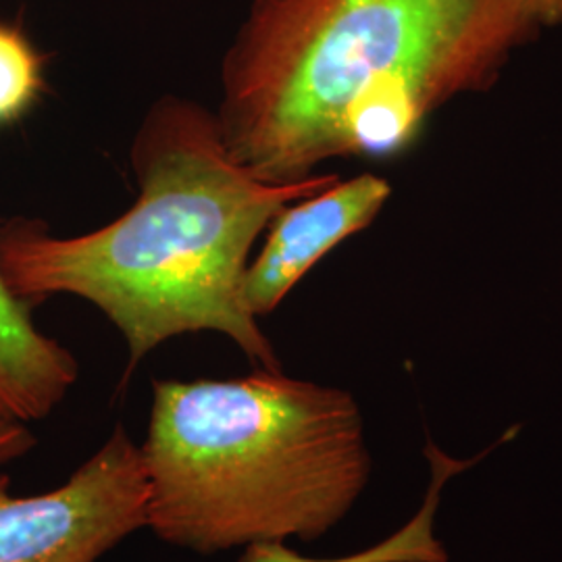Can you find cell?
Masks as SVG:
<instances>
[{"instance_id": "3957f363", "label": "cell", "mask_w": 562, "mask_h": 562, "mask_svg": "<svg viewBox=\"0 0 562 562\" xmlns=\"http://www.w3.org/2000/svg\"><path fill=\"white\" fill-rule=\"evenodd\" d=\"M138 448L146 529L196 554L322 540L373 469L350 392L261 367L234 380H155Z\"/></svg>"}, {"instance_id": "ba28073f", "label": "cell", "mask_w": 562, "mask_h": 562, "mask_svg": "<svg viewBox=\"0 0 562 562\" xmlns=\"http://www.w3.org/2000/svg\"><path fill=\"white\" fill-rule=\"evenodd\" d=\"M46 59L20 25L0 21V127L23 120L46 90Z\"/></svg>"}, {"instance_id": "52a82bcc", "label": "cell", "mask_w": 562, "mask_h": 562, "mask_svg": "<svg viewBox=\"0 0 562 562\" xmlns=\"http://www.w3.org/2000/svg\"><path fill=\"white\" fill-rule=\"evenodd\" d=\"M515 431L504 434L498 442L490 443L482 452L462 459L446 452L434 440L425 443L423 454L429 469L422 504L415 515L398 527L394 533L359 552L341 557H306L285 542L252 543L241 550L240 562H450L446 543L438 536V510L446 487L464 471L473 469L498 446L508 442Z\"/></svg>"}, {"instance_id": "277c9868", "label": "cell", "mask_w": 562, "mask_h": 562, "mask_svg": "<svg viewBox=\"0 0 562 562\" xmlns=\"http://www.w3.org/2000/svg\"><path fill=\"white\" fill-rule=\"evenodd\" d=\"M140 529V448L121 425L50 492L18 496L0 473V562H99Z\"/></svg>"}, {"instance_id": "8992f818", "label": "cell", "mask_w": 562, "mask_h": 562, "mask_svg": "<svg viewBox=\"0 0 562 562\" xmlns=\"http://www.w3.org/2000/svg\"><path fill=\"white\" fill-rule=\"evenodd\" d=\"M78 359L42 334L32 306L0 278V415L20 423L46 419L78 383Z\"/></svg>"}, {"instance_id": "30bf717a", "label": "cell", "mask_w": 562, "mask_h": 562, "mask_svg": "<svg viewBox=\"0 0 562 562\" xmlns=\"http://www.w3.org/2000/svg\"><path fill=\"white\" fill-rule=\"evenodd\" d=\"M533 13L542 27H554L562 23V0H529Z\"/></svg>"}, {"instance_id": "9c48e42d", "label": "cell", "mask_w": 562, "mask_h": 562, "mask_svg": "<svg viewBox=\"0 0 562 562\" xmlns=\"http://www.w3.org/2000/svg\"><path fill=\"white\" fill-rule=\"evenodd\" d=\"M36 446V436L25 423L0 415V464L18 461Z\"/></svg>"}, {"instance_id": "5b68a950", "label": "cell", "mask_w": 562, "mask_h": 562, "mask_svg": "<svg viewBox=\"0 0 562 562\" xmlns=\"http://www.w3.org/2000/svg\"><path fill=\"white\" fill-rule=\"evenodd\" d=\"M390 196V181L362 173L283 206L267 227L261 252L246 267L248 311L257 319L271 315L327 252L373 222Z\"/></svg>"}, {"instance_id": "6da1fadb", "label": "cell", "mask_w": 562, "mask_h": 562, "mask_svg": "<svg viewBox=\"0 0 562 562\" xmlns=\"http://www.w3.org/2000/svg\"><path fill=\"white\" fill-rule=\"evenodd\" d=\"M542 30L529 0H250L220 69L223 144L271 183L398 155Z\"/></svg>"}, {"instance_id": "7a4b0ae2", "label": "cell", "mask_w": 562, "mask_h": 562, "mask_svg": "<svg viewBox=\"0 0 562 562\" xmlns=\"http://www.w3.org/2000/svg\"><path fill=\"white\" fill-rule=\"evenodd\" d=\"M136 202L94 232L60 238L41 222L0 225V278L30 306L69 294L117 327L132 373L183 334L215 331L261 369L276 346L244 301L250 252L283 206L317 194L338 173L294 183L252 176L227 153L215 111L165 94L130 148Z\"/></svg>"}]
</instances>
